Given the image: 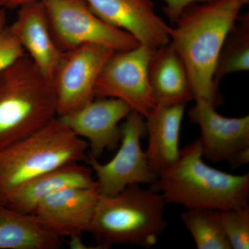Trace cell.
<instances>
[{"mask_svg":"<svg viewBox=\"0 0 249 249\" xmlns=\"http://www.w3.org/2000/svg\"><path fill=\"white\" fill-rule=\"evenodd\" d=\"M249 0H214L193 4L170 27V43L186 67L195 100L214 107L223 102L214 73L223 45Z\"/></svg>","mask_w":249,"mask_h":249,"instance_id":"1","label":"cell"},{"mask_svg":"<svg viewBox=\"0 0 249 249\" xmlns=\"http://www.w3.org/2000/svg\"><path fill=\"white\" fill-rule=\"evenodd\" d=\"M199 139L181 150L175 164L159 174L153 189L167 204L224 211L249 205V174L235 175L204 161Z\"/></svg>","mask_w":249,"mask_h":249,"instance_id":"2","label":"cell"},{"mask_svg":"<svg viewBox=\"0 0 249 249\" xmlns=\"http://www.w3.org/2000/svg\"><path fill=\"white\" fill-rule=\"evenodd\" d=\"M166 204L160 192L139 184L127 186L114 196L99 195L88 232L100 249L114 245L151 248L168 227Z\"/></svg>","mask_w":249,"mask_h":249,"instance_id":"3","label":"cell"},{"mask_svg":"<svg viewBox=\"0 0 249 249\" xmlns=\"http://www.w3.org/2000/svg\"><path fill=\"white\" fill-rule=\"evenodd\" d=\"M88 142L58 116L27 137L0 149V204L41 175L87 160Z\"/></svg>","mask_w":249,"mask_h":249,"instance_id":"4","label":"cell"},{"mask_svg":"<svg viewBox=\"0 0 249 249\" xmlns=\"http://www.w3.org/2000/svg\"><path fill=\"white\" fill-rule=\"evenodd\" d=\"M58 116L53 83L26 54L0 72V149Z\"/></svg>","mask_w":249,"mask_h":249,"instance_id":"5","label":"cell"},{"mask_svg":"<svg viewBox=\"0 0 249 249\" xmlns=\"http://www.w3.org/2000/svg\"><path fill=\"white\" fill-rule=\"evenodd\" d=\"M55 43L62 52L87 44L106 46L116 52L140 45L127 31L96 16L85 0H42Z\"/></svg>","mask_w":249,"mask_h":249,"instance_id":"6","label":"cell"},{"mask_svg":"<svg viewBox=\"0 0 249 249\" xmlns=\"http://www.w3.org/2000/svg\"><path fill=\"white\" fill-rule=\"evenodd\" d=\"M121 130L119 150L109 161L100 163L89 153L87 157V161L96 175L95 180L101 196H114L131 185L152 186L158 178L141 145V140L146 133L143 117L136 111H131L121 124Z\"/></svg>","mask_w":249,"mask_h":249,"instance_id":"7","label":"cell"},{"mask_svg":"<svg viewBox=\"0 0 249 249\" xmlns=\"http://www.w3.org/2000/svg\"><path fill=\"white\" fill-rule=\"evenodd\" d=\"M154 50L140 44L135 48L115 52L98 76L96 96L120 99L147 118L157 106L148 77L149 62Z\"/></svg>","mask_w":249,"mask_h":249,"instance_id":"8","label":"cell"},{"mask_svg":"<svg viewBox=\"0 0 249 249\" xmlns=\"http://www.w3.org/2000/svg\"><path fill=\"white\" fill-rule=\"evenodd\" d=\"M115 52L106 46L95 44L64 52L52 81L58 116L71 114L94 100L98 76Z\"/></svg>","mask_w":249,"mask_h":249,"instance_id":"9","label":"cell"},{"mask_svg":"<svg viewBox=\"0 0 249 249\" xmlns=\"http://www.w3.org/2000/svg\"><path fill=\"white\" fill-rule=\"evenodd\" d=\"M127 103L114 98H100L67 115L58 116L73 133L86 139L90 155L98 159L114 150L121 139L119 123L132 111Z\"/></svg>","mask_w":249,"mask_h":249,"instance_id":"10","label":"cell"},{"mask_svg":"<svg viewBox=\"0 0 249 249\" xmlns=\"http://www.w3.org/2000/svg\"><path fill=\"white\" fill-rule=\"evenodd\" d=\"M104 22L127 31L141 45L156 49L170 42L169 26L151 0H85Z\"/></svg>","mask_w":249,"mask_h":249,"instance_id":"11","label":"cell"},{"mask_svg":"<svg viewBox=\"0 0 249 249\" xmlns=\"http://www.w3.org/2000/svg\"><path fill=\"white\" fill-rule=\"evenodd\" d=\"M190 120L200 127L203 157L212 162L227 160L249 147V116L229 118L218 114L213 105L202 98L188 112Z\"/></svg>","mask_w":249,"mask_h":249,"instance_id":"12","label":"cell"},{"mask_svg":"<svg viewBox=\"0 0 249 249\" xmlns=\"http://www.w3.org/2000/svg\"><path fill=\"white\" fill-rule=\"evenodd\" d=\"M99 195L96 188H66L41 201L34 214L60 237L76 242L89 230Z\"/></svg>","mask_w":249,"mask_h":249,"instance_id":"13","label":"cell"},{"mask_svg":"<svg viewBox=\"0 0 249 249\" xmlns=\"http://www.w3.org/2000/svg\"><path fill=\"white\" fill-rule=\"evenodd\" d=\"M19 9L17 19L10 27L41 73L53 81L64 52L54 40L45 6L42 1H36Z\"/></svg>","mask_w":249,"mask_h":249,"instance_id":"14","label":"cell"},{"mask_svg":"<svg viewBox=\"0 0 249 249\" xmlns=\"http://www.w3.org/2000/svg\"><path fill=\"white\" fill-rule=\"evenodd\" d=\"M75 187L97 188L91 168L75 163L44 174L19 188L2 205L23 213L34 214L47 196Z\"/></svg>","mask_w":249,"mask_h":249,"instance_id":"15","label":"cell"},{"mask_svg":"<svg viewBox=\"0 0 249 249\" xmlns=\"http://www.w3.org/2000/svg\"><path fill=\"white\" fill-rule=\"evenodd\" d=\"M186 106L157 105L145 119L148 145L145 153L149 163L157 175L175 164L181 154V124Z\"/></svg>","mask_w":249,"mask_h":249,"instance_id":"16","label":"cell"},{"mask_svg":"<svg viewBox=\"0 0 249 249\" xmlns=\"http://www.w3.org/2000/svg\"><path fill=\"white\" fill-rule=\"evenodd\" d=\"M148 77L157 105L186 106L195 100L184 64L170 42L154 50Z\"/></svg>","mask_w":249,"mask_h":249,"instance_id":"17","label":"cell"},{"mask_svg":"<svg viewBox=\"0 0 249 249\" xmlns=\"http://www.w3.org/2000/svg\"><path fill=\"white\" fill-rule=\"evenodd\" d=\"M60 240L35 214L0 204V249H56Z\"/></svg>","mask_w":249,"mask_h":249,"instance_id":"18","label":"cell"},{"mask_svg":"<svg viewBox=\"0 0 249 249\" xmlns=\"http://www.w3.org/2000/svg\"><path fill=\"white\" fill-rule=\"evenodd\" d=\"M185 227L197 249H231L222 222L220 211L208 209H186L181 214Z\"/></svg>","mask_w":249,"mask_h":249,"instance_id":"19","label":"cell"},{"mask_svg":"<svg viewBox=\"0 0 249 249\" xmlns=\"http://www.w3.org/2000/svg\"><path fill=\"white\" fill-rule=\"evenodd\" d=\"M239 19V18H238ZM249 70V18L245 15L235 22L224 42L214 73V83L230 73Z\"/></svg>","mask_w":249,"mask_h":249,"instance_id":"20","label":"cell"},{"mask_svg":"<svg viewBox=\"0 0 249 249\" xmlns=\"http://www.w3.org/2000/svg\"><path fill=\"white\" fill-rule=\"evenodd\" d=\"M219 211L223 229L231 249H249V205Z\"/></svg>","mask_w":249,"mask_h":249,"instance_id":"21","label":"cell"},{"mask_svg":"<svg viewBox=\"0 0 249 249\" xmlns=\"http://www.w3.org/2000/svg\"><path fill=\"white\" fill-rule=\"evenodd\" d=\"M26 52L11 28L0 32V72L26 55Z\"/></svg>","mask_w":249,"mask_h":249,"instance_id":"22","label":"cell"},{"mask_svg":"<svg viewBox=\"0 0 249 249\" xmlns=\"http://www.w3.org/2000/svg\"><path fill=\"white\" fill-rule=\"evenodd\" d=\"M165 2L163 8L165 14L167 15L170 20L176 22L178 18L181 16L185 9L193 4L197 3H209L214 0H163Z\"/></svg>","mask_w":249,"mask_h":249,"instance_id":"23","label":"cell"},{"mask_svg":"<svg viewBox=\"0 0 249 249\" xmlns=\"http://www.w3.org/2000/svg\"><path fill=\"white\" fill-rule=\"evenodd\" d=\"M228 161L234 168H239L249 163V147L242 149L231 156Z\"/></svg>","mask_w":249,"mask_h":249,"instance_id":"24","label":"cell"},{"mask_svg":"<svg viewBox=\"0 0 249 249\" xmlns=\"http://www.w3.org/2000/svg\"><path fill=\"white\" fill-rule=\"evenodd\" d=\"M42 0H0V7L6 9H15L19 8L24 5L42 1Z\"/></svg>","mask_w":249,"mask_h":249,"instance_id":"25","label":"cell"},{"mask_svg":"<svg viewBox=\"0 0 249 249\" xmlns=\"http://www.w3.org/2000/svg\"><path fill=\"white\" fill-rule=\"evenodd\" d=\"M6 16L4 9H0V32L6 27Z\"/></svg>","mask_w":249,"mask_h":249,"instance_id":"26","label":"cell"}]
</instances>
